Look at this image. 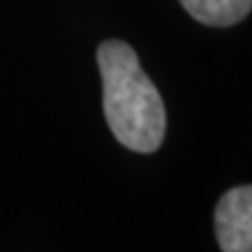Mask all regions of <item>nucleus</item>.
Returning <instances> with one entry per match:
<instances>
[{
  "mask_svg": "<svg viewBox=\"0 0 252 252\" xmlns=\"http://www.w3.org/2000/svg\"><path fill=\"white\" fill-rule=\"evenodd\" d=\"M98 70L103 80V111L116 142L131 152H155L165 139V100L139 57L126 41L111 39L98 47Z\"/></svg>",
  "mask_w": 252,
  "mask_h": 252,
  "instance_id": "nucleus-1",
  "label": "nucleus"
},
{
  "mask_svg": "<svg viewBox=\"0 0 252 252\" xmlns=\"http://www.w3.org/2000/svg\"><path fill=\"white\" fill-rule=\"evenodd\" d=\"M214 232L221 252H252V186H234L219 198Z\"/></svg>",
  "mask_w": 252,
  "mask_h": 252,
  "instance_id": "nucleus-2",
  "label": "nucleus"
},
{
  "mask_svg": "<svg viewBox=\"0 0 252 252\" xmlns=\"http://www.w3.org/2000/svg\"><path fill=\"white\" fill-rule=\"evenodd\" d=\"M180 5L206 26H234L252 10V0H180Z\"/></svg>",
  "mask_w": 252,
  "mask_h": 252,
  "instance_id": "nucleus-3",
  "label": "nucleus"
}]
</instances>
